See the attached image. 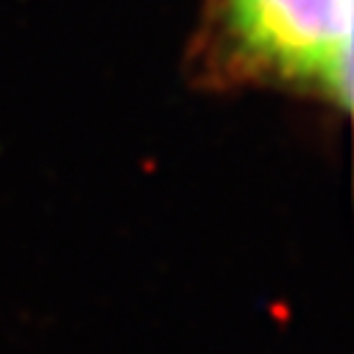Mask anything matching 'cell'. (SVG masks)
I'll use <instances>...</instances> for the list:
<instances>
[{
	"label": "cell",
	"instance_id": "obj_1",
	"mask_svg": "<svg viewBox=\"0 0 354 354\" xmlns=\"http://www.w3.org/2000/svg\"><path fill=\"white\" fill-rule=\"evenodd\" d=\"M245 53L348 101L351 0H223Z\"/></svg>",
	"mask_w": 354,
	"mask_h": 354
}]
</instances>
